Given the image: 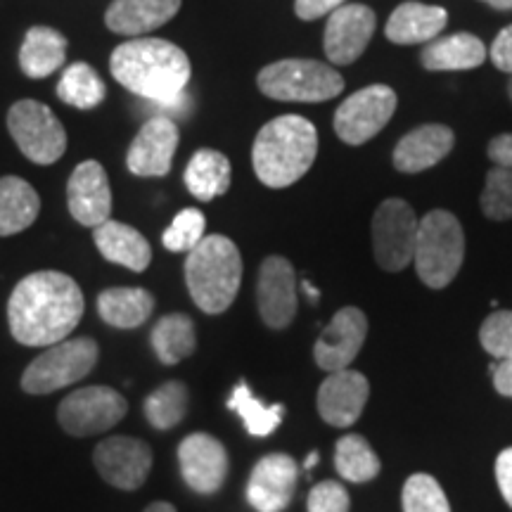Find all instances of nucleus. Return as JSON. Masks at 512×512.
Here are the masks:
<instances>
[{
	"instance_id": "1",
	"label": "nucleus",
	"mask_w": 512,
	"mask_h": 512,
	"mask_svg": "<svg viewBox=\"0 0 512 512\" xmlns=\"http://www.w3.org/2000/svg\"><path fill=\"white\" fill-rule=\"evenodd\" d=\"M83 309L81 287L67 273H31L10 294V335L24 347H53L76 330Z\"/></svg>"
},
{
	"instance_id": "2",
	"label": "nucleus",
	"mask_w": 512,
	"mask_h": 512,
	"mask_svg": "<svg viewBox=\"0 0 512 512\" xmlns=\"http://www.w3.org/2000/svg\"><path fill=\"white\" fill-rule=\"evenodd\" d=\"M112 76L126 91L155 102L159 110L185 114L188 98L185 86L190 83V60L176 43L162 38H133L121 43L110 57Z\"/></svg>"
},
{
	"instance_id": "3",
	"label": "nucleus",
	"mask_w": 512,
	"mask_h": 512,
	"mask_svg": "<svg viewBox=\"0 0 512 512\" xmlns=\"http://www.w3.org/2000/svg\"><path fill=\"white\" fill-rule=\"evenodd\" d=\"M318 155V131L309 119L285 114L256 133L252 147L254 174L266 188H290L309 174Z\"/></svg>"
},
{
	"instance_id": "4",
	"label": "nucleus",
	"mask_w": 512,
	"mask_h": 512,
	"mask_svg": "<svg viewBox=\"0 0 512 512\" xmlns=\"http://www.w3.org/2000/svg\"><path fill=\"white\" fill-rule=\"evenodd\" d=\"M185 283L192 302L209 316L233 306L242 283L240 249L226 235H207L185 259Z\"/></svg>"
},
{
	"instance_id": "5",
	"label": "nucleus",
	"mask_w": 512,
	"mask_h": 512,
	"mask_svg": "<svg viewBox=\"0 0 512 512\" xmlns=\"http://www.w3.org/2000/svg\"><path fill=\"white\" fill-rule=\"evenodd\" d=\"M465 259L463 226L451 211L434 209L422 216L413 264L430 290H444L456 280Z\"/></svg>"
},
{
	"instance_id": "6",
	"label": "nucleus",
	"mask_w": 512,
	"mask_h": 512,
	"mask_svg": "<svg viewBox=\"0 0 512 512\" xmlns=\"http://www.w3.org/2000/svg\"><path fill=\"white\" fill-rule=\"evenodd\" d=\"M259 91L280 102H325L344 91V79L330 64L316 60H280L256 76Z\"/></svg>"
},
{
	"instance_id": "7",
	"label": "nucleus",
	"mask_w": 512,
	"mask_h": 512,
	"mask_svg": "<svg viewBox=\"0 0 512 512\" xmlns=\"http://www.w3.org/2000/svg\"><path fill=\"white\" fill-rule=\"evenodd\" d=\"M98 356V342L91 337L62 339L29 363L22 373V389L31 396L53 394L93 373Z\"/></svg>"
},
{
	"instance_id": "8",
	"label": "nucleus",
	"mask_w": 512,
	"mask_h": 512,
	"mask_svg": "<svg viewBox=\"0 0 512 512\" xmlns=\"http://www.w3.org/2000/svg\"><path fill=\"white\" fill-rule=\"evenodd\" d=\"M8 128L22 155L34 164H55L67 150V131L55 112L43 102H15L8 112Z\"/></svg>"
},
{
	"instance_id": "9",
	"label": "nucleus",
	"mask_w": 512,
	"mask_h": 512,
	"mask_svg": "<svg viewBox=\"0 0 512 512\" xmlns=\"http://www.w3.org/2000/svg\"><path fill=\"white\" fill-rule=\"evenodd\" d=\"M128 411V401L117 389L93 384V387H81L62 399L57 408V422L69 437L83 439L93 434L110 432L114 425L124 420Z\"/></svg>"
},
{
	"instance_id": "10",
	"label": "nucleus",
	"mask_w": 512,
	"mask_h": 512,
	"mask_svg": "<svg viewBox=\"0 0 512 512\" xmlns=\"http://www.w3.org/2000/svg\"><path fill=\"white\" fill-rule=\"evenodd\" d=\"M420 221L403 200H384L373 216V254L377 266L387 273H399L413 264L415 240Z\"/></svg>"
},
{
	"instance_id": "11",
	"label": "nucleus",
	"mask_w": 512,
	"mask_h": 512,
	"mask_svg": "<svg viewBox=\"0 0 512 512\" xmlns=\"http://www.w3.org/2000/svg\"><path fill=\"white\" fill-rule=\"evenodd\" d=\"M396 102V93L382 83L349 95L335 112L337 138L347 145L368 143L394 117Z\"/></svg>"
},
{
	"instance_id": "12",
	"label": "nucleus",
	"mask_w": 512,
	"mask_h": 512,
	"mask_svg": "<svg viewBox=\"0 0 512 512\" xmlns=\"http://www.w3.org/2000/svg\"><path fill=\"white\" fill-rule=\"evenodd\" d=\"M152 448L136 437L102 439L93 451V463L100 477L114 489L136 491L147 482L152 470Z\"/></svg>"
},
{
	"instance_id": "13",
	"label": "nucleus",
	"mask_w": 512,
	"mask_h": 512,
	"mask_svg": "<svg viewBox=\"0 0 512 512\" xmlns=\"http://www.w3.org/2000/svg\"><path fill=\"white\" fill-rule=\"evenodd\" d=\"M178 465L183 482L195 494L211 496L223 489L228 479V451L219 439L207 432L188 434L178 446Z\"/></svg>"
},
{
	"instance_id": "14",
	"label": "nucleus",
	"mask_w": 512,
	"mask_h": 512,
	"mask_svg": "<svg viewBox=\"0 0 512 512\" xmlns=\"http://www.w3.org/2000/svg\"><path fill=\"white\" fill-rule=\"evenodd\" d=\"M259 316L271 330L290 328L297 316V275L285 256H268L256 280Z\"/></svg>"
},
{
	"instance_id": "15",
	"label": "nucleus",
	"mask_w": 512,
	"mask_h": 512,
	"mask_svg": "<svg viewBox=\"0 0 512 512\" xmlns=\"http://www.w3.org/2000/svg\"><path fill=\"white\" fill-rule=\"evenodd\" d=\"M377 17L368 5L344 3L328 17L323 36L325 55L337 67L354 64L366 53L370 38L375 34Z\"/></svg>"
},
{
	"instance_id": "16",
	"label": "nucleus",
	"mask_w": 512,
	"mask_h": 512,
	"mask_svg": "<svg viewBox=\"0 0 512 512\" xmlns=\"http://www.w3.org/2000/svg\"><path fill=\"white\" fill-rule=\"evenodd\" d=\"M368 335V318L366 313L356 306H344L339 309L328 328L320 332L316 347H313V358L316 366L325 373H337V370L349 368L361 354L363 342Z\"/></svg>"
},
{
	"instance_id": "17",
	"label": "nucleus",
	"mask_w": 512,
	"mask_h": 512,
	"mask_svg": "<svg viewBox=\"0 0 512 512\" xmlns=\"http://www.w3.org/2000/svg\"><path fill=\"white\" fill-rule=\"evenodd\" d=\"M297 482V460L287 453H268L249 475L247 501L256 512H283L292 503Z\"/></svg>"
},
{
	"instance_id": "18",
	"label": "nucleus",
	"mask_w": 512,
	"mask_h": 512,
	"mask_svg": "<svg viewBox=\"0 0 512 512\" xmlns=\"http://www.w3.org/2000/svg\"><path fill=\"white\" fill-rule=\"evenodd\" d=\"M178 138H181V133H178L174 119L159 117V114L147 119L138 131L136 140L128 147V171L140 178L166 176L171 171V164H174Z\"/></svg>"
},
{
	"instance_id": "19",
	"label": "nucleus",
	"mask_w": 512,
	"mask_h": 512,
	"mask_svg": "<svg viewBox=\"0 0 512 512\" xmlns=\"http://www.w3.org/2000/svg\"><path fill=\"white\" fill-rule=\"evenodd\" d=\"M368 396V377L358 373V370L344 368L337 370V373H328V377L318 387V415L328 425L344 430V427H351L361 418Z\"/></svg>"
},
{
	"instance_id": "20",
	"label": "nucleus",
	"mask_w": 512,
	"mask_h": 512,
	"mask_svg": "<svg viewBox=\"0 0 512 512\" xmlns=\"http://www.w3.org/2000/svg\"><path fill=\"white\" fill-rule=\"evenodd\" d=\"M67 204L69 214L86 228H98L100 223L110 221L112 188L100 162L88 159L76 166L67 183Z\"/></svg>"
},
{
	"instance_id": "21",
	"label": "nucleus",
	"mask_w": 512,
	"mask_h": 512,
	"mask_svg": "<svg viewBox=\"0 0 512 512\" xmlns=\"http://www.w3.org/2000/svg\"><path fill=\"white\" fill-rule=\"evenodd\" d=\"M456 136L444 124H425L413 128L399 140L394 150V166L401 174H420L432 169L453 150Z\"/></svg>"
},
{
	"instance_id": "22",
	"label": "nucleus",
	"mask_w": 512,
	"mask_h": 512,
	"mask_svg": "<svg viewBox=\"0 0 512 512\" xmlns=\"http://www.w3.org/2000/svg\"><path fill=\"white\" fill-rule=\"evenodd\" d=\"M183 0H114L107 8L105 24L114 34L143 36L176 17Z\"/></svg>"
},
{
	"instance_id": "23",
	"label": "nucleus",
	"mask_w": 512,
	"mask_h": 512,
	"mask_svg": "<svg viewBox=\"0 0 512 512\" xmlns=\"http://www.w3.org/2000/svg\"><path fill=\"white\" fill-rule=\"evenodd\" d=\"M448 24V12L437 5L422 3H401L392 12L384 27V36L396 46H418V43H430L437 38Z\"/></svg>"
},
{
	"instance_id": "24",
	"label": "nucleus",
	"mask_w": 512,
	"mask_h": 512,
	"mask_svg": "<svg viewBox=\"0 0 512 512\" xmlns=\"http://www.w3.org/2000/svg\"><path fill=\"white\" fill-rule=\"evenodd\" d=\"M95 247L112 264L131 268L133 273H143L152 261V247L140 230L126 226L121 221H105L93 228Z\"/></svg>"
},
{
	"instance_id": "25",
	"label": "nucleus",
	"mask_w": 512,
	"mask_h": 512,
	"mask_svg": "<svg viewBox=\"0 0 512 512\" xmlns=\"http://www.w3.org/2000/svg\"><path fill=\"white\" fill-rule=\"evenodd\" d=\"M489 50L475 34H451L434 38L420 53L427 72H463L484 64Z\"/></svg>"
},
{
	"instance_id": "26",
	"label": "nucleus",
	"mask_w": 512,
	"mask_h": 512,
	"mask_svg": "<svg viewBox=\"0 0 512 512\" xmlns=\"http://www.w3.org/2000/svg\"><path fill=\"white\" fill-rule=\"evenodd\" d=\"M155 311V297L143 287H110L100 292L98 313L107 325L133 330L147 323Z\"/></svg>"
},
{
	"instance_id": "27",
	"label": "nucleus",
	"mask_w": 512,
	"mask_h": 512,
	"mask_svg": "<svg viewBox=\"0 0 512 512\" xmlns=\"http://www.w3.org/2000/svg\"><path fill=\"white\" fill-rule=\"evenodd\" d=\"M41 214L36 188L19 176L0 178V238L27 230Z\"/></svg>"
},
{
	"instance_id": "28",
	"label": "nucleus",
	"mask_w": 512,
	"mask_h": 512,
	"mask_svg": "<svg viewBox=\"0 0 512 512\" xmlns=\"http://www.w3.org/2000/svg\"><path fill=\"white\" fill-rule=\"evenodd\" d=\"M67 60V38L50 27H34L19 48V67L29 79H46Z\"/></svg>"
},
{
	"instance_id": "29",
	"label": "nucleus",
	"mask_w": 512,
	"mask_h": 512,
	"mask_svg": "<svg viewBox=\"0 0 512 512\" xmlns=\"http://www.w3.org/2000/svg\"><path fill=\"white\" fill-rule=\"evenodd\" d=\"M185 185L190 195L200 202H211L226 195L230 188V162L219 150L202 147L185 166Z\"/></svg>"
},
{
	"instance_id": "30",
	"label": "nucleus",
	"mask_w": 512,
	"mask_h": 512,
	"mask_svg": "<svg viewBox=\"0 0 512 512\" xmlns=\"http://www.w3.org/2000/svg\"><path fill=\"white\" fill-rule=\"evenodd\" d=\"M150 344L164 366H176V363L195 354V323L185 313H169V316L159 318L155 323V328L150 332Z\"/></svg>"
},
{
	"instance_id": "31",
	"label": "nucleus",
	"mask_w": 512,
	"mask_h": 512,
	"mask_svg": "<svg viewBox=\"0 0 512 512\" xmlns=\"http://www.w3.org/2000/svg\"><path fill=\"white\" fill-rule=\"evenodd\" d=\"M335 467L342 479L354 484L370 482L380 475V456L361 434H344L335 444Z\"/></svg>"
},
{
	"instance_id": "32",
	"label": "nucleus",
	"mask_w": 512,
	"mask_h": 512,
	"mask_svg": "<svg viewBox=\"0 0 512 512\" xmlns=\"http://www.w3.org/2000/svg\"><path fill=\"white\" fill-rule=\"evenodd\" d=\"M105 81L86 62H74L57 83V98L76 110H93L105 100Z\"/></svg>"
},
{
	"instance_id": "33",
	"label": "nucleus",
	"mask_w": 512,
	"mask_h": 512,
	"mask_svg": "<svg viewBox=\"0 0 512 512\" xmlns=\"http://www.w3.org/2000/svg\"><path fill=\"white\" fill-rule=\"evenodd\" d=\"M228 408L233 413H238L242 422H245L247 432L252 437H268L280 427L285 415L283 403H273V406H266L252 394L247 382H240L238 387L233 389L228 399Z\"/></svg>"
},
{
	"instance_id": "34",
	"label": "nucleus",
	"mask_w": 512,
	"mask_h": 512,
	"mask_svg": "<svg viewBox=\"0 0 512 512\" xmlns=\"http://www.w3.org/2000/svg\"><path fill=\"white\" fill-rule=\"evenodd\" d=\"M145 418L159 432L174 430L188 413V387L178 380L164 382L145 399Z\"/></svg>"
},
{
	"instance_id": "35",
	"label": "nucleus",
	"mask_w": 512,
	"mask_h": 512,
	"mask_svg": "<svg viewBox=\"0 0 512 512\" xmlns=\"http://www.w3.org/2000/svg\"><path fill=\"white\" fill-rule=\"evenodd\" d=\"M403 512H451L441 484L427 472H415L401 491Z\"/></svg>"
},
{
	"instance_id": "36",
	"label": "nucleus",
	"mask_w": 512,
	"mask_h": 512,
	"mask_svg": "<svg viewBox=\"0 0 512 512\" xmlns=\"http://www.w3.org/2000/svg\"><path fill=\"white\" fill-rule=\"evenodd\" d=\"M482 211L491 221L512 219V169L496 166L486 174L482 190Z\"/></svg>"
},
{
	"instance_id": "37",
	"label": "nucleus",
	"mask_w": 512,
	"mask_h": 512,
	"mask_svg": "<svg viewBox=\"0 0 512 512\" xmlns=\"http://www.w3.org/2000/svg\"><path fill=\"white\" fill-rule=\"evenodd\" d=\"M204 228L207 219L200 209H183L181 214L171 221V226L164 230L162 242L169 252H192L204 240Z\"/></svg>"
},
{
	"instance_id": "38",
	"label": "nucleus",
	"mask_w": 512,
	"mask_h": 512,
	"mask_svg": "<svg viewBox=\"0 0 512 512\" xmlns=\"http://www.w3.org/2000/svg\"><path fill=\"white\" fill-rule=\"evenodd\" d=\"M479 342L489 356L512 358V311H496L479 328Z\"/></svg>"
},
{
	"instance_id": "39",
	"label": "nucleus",
	"mask_w": 512,
	"mask_h": 512,
	"mask_svg": "<svg viewBox=\"0 0 512 512\" xmlns=\"http://www.w3.org/2000/svg\"><path fill=\"white\" fill-rule=\"evenodd\" d=\"M349 508V491L335 479H325V482L316 484L306 498V510L309 512H349Z\"/></svg>"
},
{
	"instance_id": "40",
	"label": "nucleus",
	"mask_w": 512,
	"mask_h": 512,
	"mask_svg": "<svg viewBox=\"0 0 512 512\" xmlns=\"http://www.w3.org/2000/svg\"><path fill=\"white\" fill-rule=\"evenodd\" d=\"M344 3H347V0H297V3H294V12H297V17L304 19V22H313V19L318 17L332 15V12L342 8Z\"/></svg>"
},
{
	"instance_id": "41",
	"label": "nucleus",
	"mask_w": 512,
	"mask_h": 512,
	"mask_svg": "<svg viewBox=\"0 0 512 512\" xmlns=\"http://www.w3.org/2000/svg\"><path fill=\"white\" fill-rule=\"evenodd\" d=\"M489 57L494 60L496 69H501V72L512 76V24L496 36Z\"/></svg>"
},
{
	"instance_id": "42",
	"label": "nucleus",
	"mask_w": 512,
	"mask_h": 512,
	"mask_svg": "<svg viewBox=\"0 0 512 512\" xmlns=\"http://www.w3.org/2000/svg\"><path fill=\"white\" fill-rule=\"evenodd\" d=\"M496 482L505 503L512 508V446L505 448V451H501V456L496 458Z\"/></svg>"
},
{
	"instance_id": "43",
	"label": "nucleus",
	"mask_w": 512,
	"mask_h": 512,
	"mask_svg": "<svg viewBox=\"0 0 512 512\" xmlns=\"http://www.w3.org/2000/svg\"><path fill=\"white\" fill-rule=\"evenodd\" d=\"M489 159L496 166H503V169H512V133H503V136H496L489 143Z\"/></svg>"
},
{
	"instance_id": "44",
	"label": "nucleus",
	"mask_w": 512,
	"mask_h": 512,
	"mask_svg": "<svg viewBox=\"0 0 512 512\" xmlns=\"http://www.w3.org/2000/svg\"><path fill=\"white\" fill-rule=\"evenodd\" d=\"M491 375H494L496 392L512 399V358H505V361H498L496 366H491Z\"/></svg>"
},
{
	"instance_id": "45",
	"label": "nucleus",
	"mask_w": 512,
	"mask_h": 512,
	"mask_svg": "<svg viewBox=\"0 0 512 512\" xmlns=\"http://www.w3.org/2000/svg\"><path fill=\"white\" fill-rule=\"evenodd\" d=\"M145 512H176V508L171 503H166V501H157V503L147 505Z\"/></svg>"
},
{
	"instance_id": "46",
	"label": "nucleus",
	"mask_w": 512,
	"mask_h": 512,
	"mask_svg": "<svg viewBox=\"0 0 512 512\" xmlns=\"http://www.w3.org/2000/svg\"><path fill=\"white\" fill-rule=\"evenodd\" d=\"M496 10H512V0H489Z\"/></svg>"
},
{
	"instance_id": "47",
	"label": "nucleus",
	"mask_w": 512,
	"mask_h": 512,
	"mask_svg": "<svg viewBox=\"0 0 512 512\" xmlns=\"http://www.w3.org/2000/svg\"><path fill=\"white\" fill-rule=\"evenodd\" d=\"M316 463H318V453H316V451H311V453H309V458H306V460H304V470H306V472H309V470H311V467H313V465H316Z\"/></svg>"
},
{
	"instance_id": "48",
	"label": "nucleus",
	"mask_w": 512,
	"mask_h": 512,
	"mask_svg": "<svg viewBox=\"0 0 512 512\" xmlns=\"http://www.w3.org/2000/svg\"><path fill=\"white\" fill-rule=\"evenodd\" d=\"M304 290H306V292H309V297H311V299H318V292H316V290H313V287H311V283H304Z\"/></svg>"
},
{
	"instance_id": "49",
	"label": "nucleus",
	"mask_w": 512,
	"mask_h": 512,
	"mask_svg": "<svg viewBox=\"0 0 512 512\" xmlns=\"http://www.w3.org/2000/svg\"><path fill=\"white\" fill-rule=\"evenodd\" d=\"M508 95H510V100H512V76H510V81H508Z\"/></svg>"
},
{
	"instance_id": "50",
	"label": "nucleus",
	"mask_w": 512,
	"mask_h": 512,
	"mask_svg": "<svg viewBox=\"0 0 512 512\" xmlns=\"http://www.w3.org/2000/svg\"><path fill=\"white\" fill-rule=\"evenodd\" d=\"M486 3H489V0H486Z\"/></svg>"
}]
</instances>
